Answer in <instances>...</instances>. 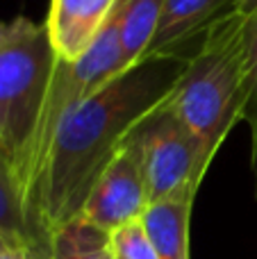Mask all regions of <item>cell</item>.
Here are the masks:
<instances>
[{
    "label": "cell",
    "instance_id": "cell-1",
    "mask_svg": "<svg viewBox=\"0 0 257 259\" xmlns=\"http://www.w3.org/2000/svg\"><path fill=\"white\" fill-rule=\"evenodd\" d=\"M187 57H146L68 109L23 189L32 259H50L55 230L82 214L127 134L173 91Z\"/></svg>",
    "mask_w": 257,
    "mask_h": 259
},
{
    "label": "cell",
    "instance_id": "cell-2",
    "mask_svg": "<svg viewBox=\"0 0 257 259\" xmlns=\"http://www.w3.org/2000/svg\"><path fill=\"white\" fill-rule=\"evenodd\" d=\"M168 105L214 159L246 107V16L228 12L200 39L168 96Z\"/></svg>",
    "mask_w": 257,
    "mask_h": 259
},
{
    "label": "cell",
    "instance_id": "cell-3",
    "mask_svg": "<svg viewBox=\"0 0 257 259\" xmlns=\"http://www.w3.org/2000/svg\"><path fill=\"white\" fill-rule=\"evenodd\" d=\"M55 64L46 23L14 18L0 46V155L12 166L18 187L30 166Z\"/></svg>",
    "mask_w": 257,
    "mask_h": 259
},
{
    "label": "cell",
    "instance_id": "cell-4",
    "mask_svg": "<svg viewBox=\"0 0 257 259\" xmlns=\"http://www.w3.org/2000/svg\"><path fill=\"white\" fill-rule=\"evenodd\" d=\"M127 139L139 150L150 202L185 191L198 193L212 159L203 141L173 112L168 100L141 118Z\"/></svg>",
    "mask_w": 257,
    "mask_h": 259
},
{
    "label": "cell",
    "instance_id": "cell-5",
    "mask_svg": "<svg viewBox=\"0 0 257 259\" xmlns=\"http://www.w3.org/2000/svg\"><path fill=\"white\" fill-rule=\"evenodd\" d=\"M148 205L150 198L139 150L130 139H125L91 189L82 216L98 228L114 232L130 221H139Z\"/></svg>",
    "mask_w": 257,
    "mask_h": 259
},
{
    "label": "cell",
    "instance_id": "cell-6",
    "mask_svg": "<svg viewBox=\"0 0 257 259\" xmlns=\"http://www.w3.org/2000/svg\"><path fill=\"white\" fill-rule=\"evenodd\" d=\"M232 9L235 0H166L146 57H189L187 48Z\"/></svg>",
    "mask_w": 257,
    "mask_h": 259
},
{
    "label": "cell",
    "instance_id": "cell-7",
    "mask_svg": "<svg viewBox=\"0 0 257 259\" xmlns=\"http://www.w3.org/2000/svg\"><path fill=\"white\" fill-rule=\"evenodd\" d=\"M118 0H50L46 30L57 59L75 62L103 32Z\"/></svg>",
    "mask_w": 257,
    "mask_h": 259
},
{
    "label": "cell",
    "instance_id": "cell-8",
    "mask_svg": "<svg viewBox=\"0 0 257 259\" xmlns=\"http://www.w3.org/2000/svg\"><path fill=\"white\" fill-rule=\"evenodd\" d=\"M196 196L189 191L150 202L141 214V225L159 259H189V223Z\"/></svg>",
    "mask_w": 257,
    "mask_h": 259
},
{
    "label": "cell",
    "instance_id": "cell-9",
    "mask_svg": "<svg viewBox=\"0 0 257 259\" xmlns=\"http://www.w3.org/2000/svg\"><path fill=\"white\" fill-rule=\"evenodd\" d=\"M166 0H118V41H121L123 71L132 68L146 57L155 39Z\"/></svg>",
    "mask_w": 257,
    "mask_h": 259
},
{
    "label": "cell",
    "instance_id": "cell-10",
    "mask_svg": "<svg viewBox=\"0 0 257 259\" xmlns=\"http://www.w3.org/2000/svg\"><path fill=\"white\" fill-rule=\"evenodd\" d=\"M50 259H116L112 232L80 214L55 230L50 239Z\"/></svg>",
    "mask_w": 257,
    "mask_h": 259
},
{
    "label": "cell",
    "instance_id": "cell-11",
    "mask_svg": "<svg viewBox=\"0 0 257 259\" xmlns=\"http://www.w3.org/2000/svg\"><path fill=\"white\" fill-rule=\"evenodd\" d=\"M0 234L16 248H30L23 196L12 166L0 155ZM30 255V252H27Z\"/></svg>",
    "mask_w": 257,
    "mask_h": 259
},
{
    "label": "cell",
    "instance_id": "cell-12",
    "mask_svg": "<svg viewBox=\"0 0 257 259\" xmlns=\"http://www.w3.org/2000/svg\"><path fill=\"white\" fill-rule=\"evenodd\" d=\"M241 121L250 130V173L257 198V12L246 16V107Z\"/></svg>",
    "mask_w": 257,
    "mask_h": 259
},
{
    "label": "cell",
    "instance_id": "cell-13",
    "mask_svg": "<svg viewBox=\"0 0 257 259\" xmlns=\"http://www.w3.org/2000/svg\"><path fill=\"white\" fill-rule=\"evenodd\" d=\"M112 250L116 259H159L141 221H130L112 232Z\"/></svg>",
    "mask_w": 257,
    "mask_h": 259
},
{
    "label": "cell",
    "instance_id": "cell-14",
    "mask_svg": "<svg viewBox=\"0 0 257 259\" xmlns=\"http://www.w3.org/2000/svg\"><path fill=\"white\" fill-rule=\"evenodd\" d=\"M235 12L250 16V14L257 12V0H235Z\"/></svg>",
    "mask_w": 257,
    "mask_h": 259
},
{
    "label": "cell",
    "instance_id": "cell-15",
    "mask_svg": "<svg viewBox=\"0 0 257 259\" xmlns=\"http://www.w3.org/2000/svg\"><path fill=\"white\" fill-rule=\"evenodd\" d=\"M0 259H32V257L27 255L25 248H3Z\"/></svg>",
    "mask_w": 257,
    "mask_h": 259
},
{
    "label": "cell",
    "instance_id": "cell-16",
    "mask_svg": "<svg viewBox=\"0 0 257 259\" xmlns=\"http://www.w3.org/2000/svg\"><path fill=\"white\" fill-rule=\"evenodd\" d=\"M7 32H9V23L0 21V46H3V41L7 39Z\"/></svg>",
    "mask_w": 257,
    "mask_h": 259
},
{
    "label": "cell",
    "instance_id": "cell-17",
    "mask_svg": "<svg viewBox=\"0 0 257 259\" xmlns=\"http://www.w3.org/2000/svg\"><path fill=\"white\" fill-rule=\"evenodd\" d=\"M3 248H16V246H12V243H9L7 239H5L3 234H0V250H3Z\"/></svg>",
    "mask_w": 257,
    "mask_h": 259
}]
</instances>
